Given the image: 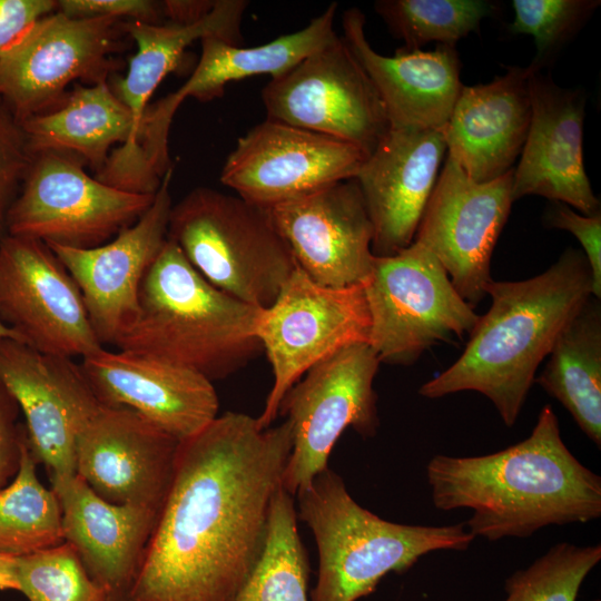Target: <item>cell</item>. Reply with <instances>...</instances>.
Instances as JSON below:
<instances>
[{
	"label": "cell",
	"mask_w": 601,
	"mask_h": 601,
	"mask_svg": "<svg viewBox=\"0 0 601 601\" xmlns=\"http://www.w3.org/2000/svg\"><path fill=\"white\" fill-rule=\"evenodd\" d=\"M365 14L356 7L342 16V38L377 90L391 128L441 130L464 86L455 46L433 50L398 48L378 53L365 35Z\"/></svg>",
	"instance_id": "cb8c5ba5"
},
{
	"label": "cell",
	"mask_w": 601,
	"mask_h": 601,
	"mask_svg": "<svg viewBox=\"0 0 601 601\" xmlns=\"http://www.w3.org/2000/svg\"><path fill=\"white\" fill-rule=\"evenodd\" d=\"M530 92L532 115L513 169V203L536 195L587 216L601 213L583 164L584 91L562 88L540 71L530 77Z\"/></svg>",
	"instance_id": "ffe728a7"
},
{
	"label": "cell",
	"mask_w": 601,
	"mask_h": 601,
	"mask_svg": "<svg viewBox=\"0 0 601 601\" xmlns=\"http://www.w3.org/2000/svg\"><path fill=\"white\" fill-rule=\"evenodd\" d=\"M19 406L0 382V489L18 472L26 428L18 423Z\"/></svg>",
	"instance_id": "f35d334b"
},
{
	"label": "cell",
	"mask_w": 601,
	"mask_h": 601,
	"mask_svg": "<svg viewBox=\"0 0 601 601\" xmlns=\"http://www.w3.org/2000/svg\"><path fill=\"white\" fill-rule=\"evenodd\" d=\"M171 178L173 168L149 208L110 242L88 249L47 244L77 283L102 345H114L137 316L142 278L167 240Z\"/></svg>",
	"instance_id": "e0dca14e"
},
{
	"label": "cell",
	"mask_w": 601,
	"mask_h": 601,
	"mask_svg": "<svg viewBox=\"0 0 601 601\" xmlns=\"http://www.w3.org/2000/svg\"><path fill=\"white\" fill-rule=\"evenodd\" d=\"M380 359L368 343L345 347L307 371L285 394L293 445L283 487L293 496L326 469L331 452L347 427L375 436L380 421L373 383Z\"/></svg>",
	"instance_id": "8fae6325"
},
{
	"label": "cell",
	"mask_w": 601,
	"mask_h": 601,
	"mask_svg": "<svg viewBox=\"0 0 601 601\" xmlns=\"http://www.w3.org/2000/svg\"><path fill=\"white\" fill-rule=\"evenodd\" d=\"M16 580L29 601H109L68 541L17 556Z\"/></svg>",
	"instance_id": "836d02e7"
},
{
	"label": "cell",
	"mask_w": 601,
	"mask_h": 601,
	"mask_svg": "<svg viewBox=\"0 0 601 601\" xmlns=\"http://www.w3.org/2000/svg\"><path fill=\"white\" fill-rule=\"evenodd\" d=\"M362 284L368 344L381 363L412 364L432 346L470 335L479 321L437 258L415 242L395 255L374 256Z\"/></svg>",
	"instance_id": "52a82bcc"
},
{
	"label": "cell",
	"mask_w": 601,
	"mask_h": 601,
	"mask_svg": "<svg viewBox=\"0 0 601 601\" xmlns=\"http://www.w3.org/2000/svg\"><path fill=\"white\" fill-rule=\"evenodd\" d=\"M266 118L349 142L372 154L390 129L383 101L342 36L273 78Z\"/></svg>",
	"instance_id": "7c38bea8"
},
{
	"label": "cell",
	"mask_w": 601,
	"mask_h": 601,
	"mask_svg": "<svg viewBox=\"0 0 601 601\" xmlns=\"http://www.w3.org/2000/svg\"><path fill=\"white\" fill-rule=\"evenodd\" d=\"M536 382L601 447V305L591 296L563 327Z\"/></svg>",
	"instance_id": "f1b7e54d"
},
{
	"label": "cell",
	"mask_w": 601,
	"mask_h": 601,
	"mask_svg": "<svg viewBox=\"0 0 601 601\" xmlns=\"http://www.w3.org/2000/svg\"><path fill=\"white\" fill-rule=\"evenodd\" d=\"M0 321L40 353L83 358L104 347L77 283L38 239L0 240Z\"/></svg>",
	"instance_id": "4fadbf2b"
},
{
	"label": "cell",
	"mask_w": 601,
	"mask_h": 601,
	"mask_svg": "<svg viewBox=\"0 0 601 601\" xmlns=\"http://www.w3.org/2000/svg\"><path fill=\"white\" fill-rule=\"evenodd\" d=\"M27 433L13 481L0 489V554L21 556L65 541L56 492L38 480Z\"/></svg>",
	"instance_id": "4dcf8cb0"
},
{
	"label": "cell",
	"mask_w": 601,
	"mask_h": 601,
	"mask_svg": "<svg viewBox=\"0 0 601 601\" xmlns=\"http://www.w3.org/2000/svg\"><path fill=\"white\" fill-rule=\"evenodd\" d=\"M122 19H75L55 11L33 23L0 56V99L22 122L58 109L67 88L108 81L126 46Z\"/></svg>",
	"instance_id": "ba28073f"
},
{
	"label": "cell",
	"mask_w": 601,
	"mask_h": 601,
	"mask_svg": "<svg viewBox=\"0 0 601 601\" xmlns=\"http://www.w3.org/2000/svg\"><path fill=\"white\" fill-rule=\"evenodd\" d=\"M267 209L296 265L312 280L329 287L365 280L374 258L373 225L354 178Z\"/></svg>",
	"instance_id": "d6986e66"
},
{
	"label": "cell",
	"mask_w": 601,
	"mask_h": 601,
	"mask_svg": "<svg viewBox=\"0 0 601 601\" xmlns=\"http://www.w3.org/2000/svg\"><path fill=\"white\" fill-rule=\"evenodd\" d=\"M31 160L20 122L0 99V240L7 236V215Z\"/></svg>",
	"instance_id": "d590c367"
},
{
	"label": "cell",
	"mask_w": 601,
	"mask_h": 601,
	"mask_svg": "<svg viewBox=\"0 0 601 601\" xmlns=\"http://www.w3.org/2000/svg\"><path fill=\"white\" fill-rule=\"evenodd\" d=\"M600 0H513V35L532 36L535 55L529 67L540 72L582 29L600 6Z\"/></svg>",
	"instance_id": "e575fe53"
},
{
	"label": "cell",
	"mask_w": 601,
	"mask_h": 601,
	"mask_svg": "<svg viewBox=\"0 0 601 601\" xmlns=\"http://www.w3.org/2000/svg\"><path fill=\"white\" fill-rule=\"evenodd\" d=\"M513 169L476 183L446 156L414 236L473 308L485 298L492 280L493 249L513 204Z\"/></svg>",
	"instance_id": "5bb4252c"
},
{
	"label": "cell",
	"mask_w": 601,
	"mask_h": 601,
	"mask_svg": "<svg viewBox=\"0 0 601 601\" xmlns=\"http://www.w3.org/2000/svg\"><path fill=\"white\" fill-rule=\"evenodd\" d=\"M80 364L104 405L130 408L179 442L218 416L213 382L190 368L104 347L81 358Z\"/></svg>",
	"instance_id": "44dd1931"
},
{
	"label": "cell",
	"mask_w": 601,
	"mask_h": 601,
	"mask_svg": "<svg viewBox=\"0 0 601 601\" xmlns=\"http://www.w3.org/2000/svg\"><path fill=\"white\" fill-rule=\"evenodd\" d=\"M247 7L246 0H216L207 16L189 24L124 21V29L136 42L137 51L129 60L125 77L114 75L109 82L132 117V136L121 147L127 148L135 142L150 97L162 79L179 65L189 45L207 37L237 46L243 43L240 27Z\"/></svg>",
	"instance_id": "4316f807"
},
{
	"label": "cell",
	"mask_w": 601,
	"mask_h": 601,
	"mask_svg": "<svg viewBox=\"0 0 601 601\" xmlns=\"http://www.w3.org/2000/svg\"><path fill=\"white\" fill-rule=\"evenodd\" d=\"M167 237L213 286L267 308L296 268L267 208L197 187L173 204Z\"/></svg>",
	"instance_id": "8992f818"
},
{
	"label": "cell",
	"mask_w": 601,
	"mask_h": 601,
	"mask_svg": "<svg viewBox=\"0 0 601 601\" xmlns=\"http://www.w3.org/2000/svg\"><path fill=\"white\" fill-rule=\"evenodd\" d=\"M56 10L55 0H0V56L33 23Z\"/></svg>",
	"instance_id": "ab89813d"
},
{
	"label": "cell",
	"mask_w": 601,
	"mask_h": 601,
	"mask_svg": "<svg viewBox=\"0 0 601 601\" xmlns=\"http://www.w3.org/2000/svg\"><path fill=\"white\" fill-rule=\"evenodd\" d=\"M601 560V544L560 542L504 582L503 601H577L588 574Z\"/></svg>",
	"instance_id": "d6a6232c"
},
{
	"label": "cell",
	"mask_w": 601,
	"mask_h": 601,
	"mask_svg": "<svg viewBox=\"0 0 601 601\" xmlns=\"http://www.w3.org/2000/svg\"><path fill=\"white\" fill-rule=\"evenodd\" d=\"M489 311L479 316L461 356L425 382L418 394L440 398L474 391L492 402L503 423L515 424L536 371L555 339L592 295L582 253L565 249L545 272L518 282L490 280Z\"/></svg>",
	"instance_id": "3957f363"
},
{
	"label": "cell",
	"mask_w": 601,
	"mask_h": 601,
	"mask_svg": "<svg viewBox=\"0 0 601 601\" xmlns=\"http://www.w3.org/2000/svg\"><path fill=\"white\" fill-rule=\"evenodd\" d=\"M357 146L266 118L237 139L220 171L224 186L269 208L356 177Z\"/></svg>",
	"instance_id": "2e32d148"
},
{
	"label": "cell",
	"mask_w": 601,
	"mask_h": 601,
	"mask_svg": "<svg viewBox=\"0 0 601 601\" xmlns=\"http://www.w3.org/2000/svg\"><path fill=\"white\" fill-rule=\"evenodd\" d=\"M0 338H13V339L19 341L16 333L12 329H10L8 326H6L1 321H0Z\"/></svg>",
	"instance_id": "7bdbcfd3"
},
{
	"label": "cell",
	"mask_w": 601,
	"mask_h": 601,
	"mask_svg": "<svg viewBox=\"0 0 601 601\" xmlns=\"http://www.w3.org/2000/svg\"><path fill=\"white\" fill-rule=\"evenodd\" d=\"M0 382L26 420L28 445L51 479L76 474V442L104 404L80 363L0 338Z\"/></svg>",
	"instance_id": "9a60e30c"
},
{
	"label": "cell",
	"mask_w": 601,
	"mask_h": 601,
	"mask_svg": "<svg viewBox=\"0 0 601 601\" xmlns=\"http://www.w3.org/2000/svg\"><path fill=\"white\" fill-rule=\"evenodd\" d=\"M308 575L294 496L282 486L272 503L262 553L234 601H309Z\"/></svg>",
	"instance_id": "f546056e"
},
{
	"label": "cell",
	"mask_w": 601,
	"mask_h": 601,
	"mask_svg": "<svg viewBox=\"0 0 601 601\" xmlns=\"http://www.w3.org/2000/svg\"><path fill=\"white\" fill-rule=\"evenodd\" d=\"M216 0H165L161 1L167 22L189 24L207 16Z\"/></svg>",
	"instance_id": "60d3db41"
},
{
	"label": "cell",
	"mask_w": 601,
	"mask_h": 601,
	"mask_svg": "<svg viewBox=\"0 0 601 601\" xmlns=\"http://www.w3.org/2000/svg\"><path fill=\"white\" fill-rule=\"evenodd\" d=\"M374 8L407 50L430 42L455 46L499 11L497 3L489 0H378Z\"/></svg>",
	"instance_id": "1f68e13d"
},
{
	"label": "cell",
	"mask_w": 601,
	"mask_h": 601,
	"mask_svg": "<svg viewBox=\"0 0 601 601\" xmlns=\"http://www.w3.org/2000/svg\"><path fill=\"white\" fill-rule=\"evenodd\" d=\"M370 332L363 284L323 286L296 266L255 326L274 376L258 426H272L285 394L307 371L345 347L368 343Z\"/></svg>",
	"instance_id": "9c48e42d"
},
{
	"label": "cell",
	"mask_w": 601,
	"mask_h": 601,
	"mask_svg": "<svg viewBox=\"0 0 601 601\" xmlns=\"http://www.w3.org/2000/svg\"><path fill=\"white\" fill-rule=\"evenodd\" d=\"M51 484L61 505L65 541L76 548L109 601H127L160 512L107 502L77 474L51 479Z\"/></svg>",
	"instance_id": "484cf974"
},
{
	"label": "cell",
	"mask_w": 601,
	"mask_h": 601,
	"mask_svg": "<svg viewBox=\"0 0 601 601\" xmlns=\"http://www.w3.org/2000/svg\"><path fill=\"white\" fill-rule=\"evenodd\" d=\"M0 590H17L16 558L0 554Z\"/></svg>",
	"instance_id": "b9f144b4"
},
{
	"label": "cell",
	"mask_w": 601,
	"mask_h": 601,
	"mask_svg": "<svg viewBox=\"0 0 601 601\" xmlns=\"http://www.w3.org/2000/svg\"><path fill=\"white\" fill-rule=\"evenodd\" d=\"M78 157L61 151L32 156L7 215V235L88 249L131 226L155 194L117 189L91 177Z\"/></svg>",
	"instance_id": "30bf717a"
},
{
	"label": "cell",
	"mask_w": 601,
	"mask_h": 601,
	"mask_svg": "<svg viewBox=\"0 0 601 601\" xmlns=\"http://www.w3.org/2000/svg\"><path fill=\"white\" fill-rule=\"evenodd\" d=\"M426 479L437 510H471L467 530L491 542L601 516V477L566 447L549 404L525 440L477 456L436 454Z\"/></svg>",
	"instance_id": "7a4b0ae2"
},
{
	"label": "cell",
	"mask_w": 601,
	"mask_h": 601,
	"mask_svg": "<svg viewBox=\"0 0 601 601\" xmlns=\"http://www.w3.org/2000/svg\"><path fill=\"white\" fill-rule=\"evenodd\" d=\"M57 11L75 19L111 17L147 23H162L160 1L151 0H59Z\"/></svg>",
	"instance_id": "74e56055"
},
{
	"label": "cell",
	"mask_w": 601,
	"mask_h": 601,
	"mask_svg": "<svg viewBox=\"0 0 601 601\" xmlns=\"http://www.w3.org/2000/svg\"><path fill=\"white\" fill-rule=\"evenodd\" d=\"M31 156L53 150L71 154L99 173L112 146L132 136V117L109 81L77 83L56 110L20 122Z\"/></svg>",
	"instance_id": "83f0119b"
},
{
	"label": "cell",
	"mask_w": 601,
	"mask_h": 601,
	"mask_svg": "<svg viewBox=\"0 0 601 601\" xmlns=\"http://www.w3.org/2000/svg\"><path fill=\"white\" fill-rule=\"evenodd\" d=\"M260 309L208 283L167 237L142 278L137 316L114 346L223 380L263 349Z\"/></svg>",
	"instance_id": "277c9868"
},
{
	"label": "cell",
	"mask_w": 601,
	"mask_h": 601,
	"mask_svg": "<svg viewBox=\"0 0 601 601\" xmlns=\"http://www.w3.org/2000/svg\"><path fill=\"white\" fill-rule=\"evenodd\" d=\"M337 7L332 2L303 29L256 47L244 48L216 37L201 39L200 59L191 76L176 91L145 110L136 139L139 149L152 157L168 152L169 128L185 99L207 102L223 96L230 81L258 75L280 77L328 45L337 36L334 30Z\"/></svg>",
	"instance_id": "603a6c76"
},
{
	"label": "cell",
	"mask_w": 601,
	"mask_h": 601,
	"mask_svg": "<svg viewBox=\"0 0 601 601\" xmlns=\"http://www.w3.org/2000/svg\"><path fill=\"white\" fill-rule=\"evenodd\" d=\"M593 601H600V600H593Z\"/></svg>",
	"instance_id": "ee69618b"
},
{
	"label": "cell",
	"mask_w": 601,
	"mask_h": 601,
	"mask_svg": "<svg viewBox=\"0 0 601 601\" xmlns=\"http://www.w3.org/2000/svg\"><path fill=\"white\" fill-rule=\"evenodd\" d=\"M293 445L226 412L178 444L169 492L127 601H234L265 544Z\"/></svg>",
	"instance_id": "6da1fadb"
},
{
	"label": "cell",
	"mask_w": 601,
	"mask_h": 601,
	"mask_svg": "<svg viewBox=\"0 0 601 601\" xmlns=\"http://www.w3.org/2000/svg\"><path fill=\"white\" fill-rule=\"evenodd\" d=\"M529 66H509L487 83L463 86L441 129L446 156L476 183L513 169L530 127Z\"/></svg>",
	"instance_id": "d4e9b609"
},
{
	"label": "cell",
	"mask_w": 601,
	"mask_h": 601,
	"mask_svg": "<svg viewBox=\"0 0 601 601\" xmlns=\"http://www.w3.org/2000/svg\"><path fill=\"white\" fill-rule=\"evenodd\" d=\"M545 226L571 233L581 244L592 275V295L601 297V213L587 216L561 201H551Z\"/></svg>",
	"instance_id": "8d00e7d4"
},
{
	"label": "cell",
	"mask_w": 601,
	"mask_h": 601,
	"mask_svg": "<svg viewBox=\"0 0 601 601\" xmlns=\"http://www.w3.org/2000/svg\"><path fill=\"white\" fill-rule=\"evenodd\" d=\"M445 154L441 130L390 127L365 158L354 179L373 225L374 256L413 243Z\"/></svg>",
	"instance_id": "7402d4cb"
},
{
	"label": "cell",
	"mask_w": 601,
	"mask_h": 601,
	"mask_svg": "<svg viewBox=\"0 0 601 601\" xmlns=\"http://www.w3.org/2000/svg\"><path fill=\"white\" fill-rule=\"evenodd\" d=\"M296 496L297 516L311 529L318 553L311 601H357L388 573H404L435 551H466L475 540L465 523L386 521L359 505L328 466Z\"/></svg>",
	"instance_id": "5b68a950"
},
{
	"label": "cell",
	"mask_w": 601,
	"mask_h": 601,
	"mask_svg": "<svg viewBox=\"0 0 601 601\" xmlns=\"http://www.w3.org/2000/svg\"><path fill=\"white\" fill-rule=\"evenodd\" d=\"M179 441L135 411L104 405L76 442V474L101 499L161 511Z\"/></svg>",
	"instance_id": "ac0fdd59"
}]
</instances>
